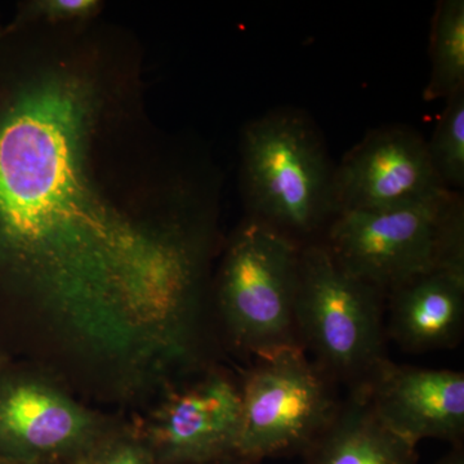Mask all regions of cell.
<instances>
[{"instance_id": "cell-18", "label": "cell", "mask_w": 464, "mask_h": 464, "mask_svg": "<svg viewBox=\"0 0 464 464\" xmlns=\"http://www.w3.org/2000/svg\"><path fill=\"white\" fill-rule=\"evenodd\" d=\"M204 464H258L253 462V460L246 459V458L240 456H231L227 458H222V459L215 460V462L204 463Z\"/></svg>"}, {"instance_id": "cell-6", "label": "cell", "mask_w": 464, "mask_h": 464, "mask_svg": "<svg viewBox=\"0 0 464 464\" xmlns=\"http://www.w3.org/2000/svg\"><path fill=\"white\" fill-rule=\"evenodd\" d=\"M333 382L302 348L258 359L240 387L237 456H304L340 409Z\"/></svg>"}, {"instance_id": "cell-7", "label": "cell", "mask_w": 464, "mask_h": 464, "mask_svg": "<svg viewBox=\"0 0 464 464\" xmlns=\"http://www.w3.org/2000/svg\"><path fill=\"white\" fill-rule=\"evenodd\" d=\"M449 191L433 169L426 139L406 125L366 134L335 166L333 179L335 216L392 209L438 199Z\"/></svg>"}, {"instance_id": "cell-13", "label": "cell", "mask_w": 464, "mask_h": 464, "mask_svg": "<svg viewBox=\"0 0 464 464\" xmlns=\"http://www.w3.org/2000/svg\"><path fill=\"white\" fill-rule=\"evenodd\" d=\"M430 57L431 72L424 90V100H447L464 88L463 0H441L436 5Z\"/></svg>"}, {"instance_id": "cell-4", "label": "cell", "mask_w": 464, "mask_h": 464, "mask_svg": "<svg viewBox=\"0 0 464 464\" xmlns=\"http://www.w3.org/2000/svg\"><path fill=\"white\" fill-rule=\"evenodd\" d=\"M383 293L353 276L325 244H304L299 257L295 328L304 353L333 381L364 384L384 353Z\"/></svg>"}, {"instance_id": "cell-16", "label": "cell", "mask_w": 464, "mask_h": 464, "mask_svg": "<svg viewBox=\"0 0 464 464\" xmlns=\"http://www.w3.org/2000/svg\"><path fill=\"white\" fill-rule=\"evenodd\" d=\"M99 7L94 0H43L35 3L34 8L43 17L50 20H75L93 14Z\"/></svg>"}, {"instance_id": "cell-2", "label": "cell", "mask_w": 464, "mask_h": 464, "mask_svg": "<svg viewBox=\"0 0 464 464\" xmlns=\"http://www.w3.org/2000/svg\"><path fill=\"white\" fill-rule=\"evenodd\" d=\"M241 164L250 218L301 246L331 225L335 166L306 112L276 109L249 123Z\"/></svg>"}, {"instance_id": "cell-11", "label": "cell", "mask_w": 464, "mask_h": 464, "mask_svg": "<svg viewBox=\"0 0 464 464\" xmlns=\"http://www.w3.org/2000/svg\"><path fill=\"white\" fill-rule=\"evenodd\" d=\"M390 299L389 335L411 353L450 348L464 324V271L436 268L386 295Z\"/></svg>"}, {"instance_id": "cell-12", "label": "cell", "mask_w": 464, "mask_h": 464, "mask_svg": "<svg viewBox=\"0 0 464 464\" xmlns=\"http://www.w3.org/2000/svg\"><path fill=\"white\" fill-rule=\"evenodd\" d=\"M304 457L306 464H418L417 445L387 429L359 389Z\"/></svg>"}, {"instance_id": "cell-9", "label": "cell", "mask_w": 464, "mask_h": 464, "mask_svg": "<svg viewBox=\"0 0 464 464\" xmlns=\"http://www.w3.org/2000/svg\"><path fill=\"white\" fill-rule=\"evenodd\" d=\"M102 440L72 401L34 382L0 391V459L75 464Z\"/></svg>"}, {"instance_id": "cell-1", "label": "cell", "mask_w": 464, "mask_h": 464, "mask_svg": "<svg viewBox=\"0 0 464 464\" xmlns=\"http://www.w3.org/2000/svg\"><path fill=\"white\" fill-rule=\"evenodd\" d=\"M97 99L87 76L50 70L0 111V255L65 306L168 319L199 292L206 232L183 215L149 234L103 197L90 163Z\"/></svg>"}, {"instance_id": "cell-8", "label": "cell", "mask_w": 464, "mask_h": 464, "mask_svg": "<svg viewBox=\"0 0 464 464\" xmlns=\"http://www.w3.org/2000/svg\"><path fill=\"white\" fill-rule=\"evenodd\" d=\"M356 389L381 422L411 444L424 439L463 444L462 372L399 365L386 357Z\"/></svg>"}, {"instance_id": "cell-5", "label": "cell", "mask_w": 464, "mask_h": 464, "mask_svg": "<svg viewBox=\"0 0 464 464\" xmlns=\"http://www.w3.org/2000/svg\"><path fill=\"white\" fill-rule=\"evenodd\" d=\"M301 248L253 218L231 241L219 280V304L232 337L258 359L302 348L295 328Z\"/></svg>"}, {"instance_id": "cell-15", "label": "cell", "mask_w": 464, "mask_h": 464, "mask_svg": "<svg viewBox=\"0 0 464 464\" xmlns=\"http://www.w3.org/2000/svg\"><path fill=\"white\" fill-rule=\"evenodd\" d=\"M75 464H158L151 448L132 439L101 441Z\"/></svg>"}, {"instance_id": "cell-17", "label": "cell", "mask_w": 464, "mask_h": 464, "mask_svg": "<svg viewBox=\"0 0 464 464\" xmlns=\"http://www.w3.org/2000/svg\"><path fill=\"white\" fill-rule=\"evenodd\" d=\"M435 464H464V448L462 445H454L449 453L440 458Z\"/></svg>"}, {"instance_id": "cell-10", "label": "cell", "mask_w": 464, "mask_h": 464, "mask_svg": "<svg viewBox=\"0 0 464 464\" xmlns=\"http://www.w3.org/2000/svg\"><path fill=\"white\" fill-rule=\"evenodd\" d=\"M241 391L210 375L174 396L150 436L158 464H204L237 456Z\"/></svg>"}, {"instance_id": "cell-19", "label": "cell", "mask_w": 464, "mask_h": 464, "mask_svg": "<svg viewBox=\"0 0 464 464\" xmlns=\"http://www.w3.org/2000/svg\"><path fill=\"white\" fill-rule=\"evenodd\" d=\"M0 464H32V463L11 462V460H2V459H0Z\"/></svg>"}, {"instance_id": "cell-14", "label": "cell", "mask_w": 464, "mask_h": 464, "mask_svg": "<svg viewBox=\"0 0 464 464\" xmlns=\"http://www.w3.org/2000/svg\"><path fill=\"white\" fill-rule=\"evenodd\" d=\"M431 139L426 140L433 169L448 190L464 186V88L448 97Z\"/></svg>"}, {"instance_id": "cell-3", "label": "cell", "mask_w": 464, "mask_h": 464, "mask_svg": "<svg viewBox=\"0 0 464 464\" xmlns=\"http://www.w3.org/2000/svg\"><path fill=\"white\" fill-rule=\"evenodd\" d=\"M325 246L341 267L384 297L436 268L464 271V204L459 192L392 209L333 218Z\"/></svg>"}]
</instances>
